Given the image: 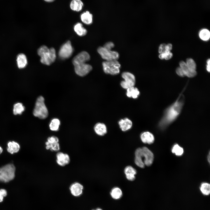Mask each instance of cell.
Wrapping results in <instances>:
<instances>
[{
	"label": "cell",
	"mask_w": 210,
	"mask_h": 210,
	"mask_svg": "<svg viewBox=\"0 0 210 210\" xmlns=\"http://www.w3.org/2000/svg\"><path fill=\"white\" fill-rule=\"evenodd\" d=\"M184 101V96L181 93L176 101L166 109L158 124L160 129L164 130L176 119L181 112Z\"/></svg>",
	"instance_id": "obj_1"
},
{
	"label": "cell",
	"mask_w": 210,
	"mask_h": 210,
	"mask_svg": "<svg viewBox=\"0 0 210 210\" xmlns=\"http://www.w3.org/2000/svg\"><path fill=\"white\" fill-rule=\"evenodd\" d=\"M90 59L89 54L85 51L81 52L73 58L72 63L74 67L75 72L78 75L83 76L92 70V66L86 63Z\"/></svg>",
	"instance_id": "obj_2"
},
{
	"label": "cell",
	"mask_w": 210,
	"mask_h": 210,
	"mask_svg": "<svg viewBox=\"0 0 210 210\" xmlns=\"http://www.w3.org/2000/svg\"><path fill=\"white\" fill-rule=\"evenodd\" d=\"M135 163L141 168H144L145 165L150 166L153 162V153L146 147L137 149L135 151Z\"/></svg>",
	"instance_id": "obj_3"
},
{
	"label": "cell",
	"mask_w": 210,
	"mask_h": 210,
	"mask_svg": "<svg viewBox=\"0 0 210 210\" xmlns=\"http://www.w3.org/2000/svg\"><path fill=\"white\" fill-rule=\"evenodd\" d=\"M37 52L41 57V62L43 64L50 65L55 61L56 52L53 48H49L46 46H42L38 49Z\"/></svg>",
	"instance_id": "obj_4"
},
{
	"label": "cell",
	"mask_w": 210,
	"mask_h": 210,
	"mask_svg": "<svg viewBox=\"0 0 210 210\" xmlns=\"http://www.w3.org/2000/svg\"><path fill=\"white\" fill-rule=\"evenodd\" d=\"M44 101L43 97L39 96L36 99L33 111L34 115L41 119L46 118L48 114V111Z\"/></svg>",
	"instance_id": "obj_5"
},
{
	"label": "cell",
	"mask_w": 210,
	"mask_h": 210,
	"mask_svg": "<svg viewBox=\"0 0 210 210\" xmlns=\"http://www.w3.org/2000/svg\"><path fill=\"white\" fill-rule=\"evenodd\" d=\"M15 168L12 164H8L0 168V181L8 182L15 177Z\"/></svg>",
	"instance_id": "obj_6"
},
{
	"label": "cell",
	"mask_w": 210,
	"mask_h": 210,
	"mask_svg": "<svg viewBox=\"0 0 210 210\" xmlns=\"http://www.w3.org/2000/svg\"><path fill=\"white\" fill-rule=\"evenodd\" d=\"M104 72L111 75H116L120 72V64L117 60L105 61L102 63Z\"/></svg>",
	"instance_id": "obj_7"
},
{
	"label": "cell",
	"mask_w": 210,
	"mask_h": 210,
	"mask_svg": "<svg viewBox=\"0 0 210 210\" xmlns=\"http://www.w3.org/2000/svg\"><path fill=\"white\" fill-rule=\"evenodd\" d=\"M97 52L105 61L117 60L119 58V54L117 52L107 49L103 46L99 47Z\"/></svg>",
	"instance_id": "obj_8"
},
{
	"label": "cell",
	"mask_w": 210,
	"mask_h": 210,
	"mask_svg": "<svg viewBox=\"0 0 210 210\" xmlns=\"http://www.w3.org/2000/svg\"><path fill=\"white\" fill-rule=\"evenodd\" d=\"M121 76L124 79L120 83L122 88L127 89L134 86L135 84V78L132 74L128 72H124L122 73Z\"/></svg>",
	"instance_id": "obj_9"
},
{
	"label": "cell",
	"mask_w": 210,
	"mask_h": 210,
	"mask_svg": "<svg viewBox=\"0 0 210 210\" xmlns=\"http://www.w3.org/2000/svg\"><path fill=\"white\" fill-rule=\"evenodd\" d=\"M73 51L71 42L68 41L61 47L59 52V55L62 59L68 58L71 56Z\"/></svg>",
	"instance_id": "obj_10"
},
{
	"label": "cell",
	"mask_w": 210,
	"mask_h": 210,
	"mask_svg": "<svg viewBox=\"0 0 210 210\" xmlns=\"http://www.w3.org/2000/svg\"><path fill=\"white\" fill-rule=\"evenodd\" d=\"M56 162L61 166H64L69 163L70 158L69 155L62 152L57 153L56 155Z\"/></svg>",
	"instance_id": "obj_11"
},
{
	"label": "cell",
	"mask_w": 210,
	"mask_h": 210,
	"mask_svg": "<svg viewBox=\"0 0 210 210\" xmlns=\"http://www.w3.org/2000/svg\"><path fill=\"white\" fill-rule=\"evenodd\" d=\"M83 186L78 182H75L71 185L70 190L71 194L75 196H78L83 192Z\"/></svg>",
	"instance_id": "obj_12"
},
{
	"label": "cell",
	"mask_w": 210,
	"mask_h": 210,
	"mask_svg": "<svg viewBox=\"0 0 210 210\" xmlns=\"http://www.w3.org/2000/svg\"><path fill=\"white\" fill-rule=\"evenodd\" d=\"M141 139L142 142L145 144H151L154 141L153 135L149 132H145L142 133L140 135Z\"/></svg>",
	"instance_id": "obj_13"
},
{
	"label": "cell",
	"mask_w": 210,
	"mask_h": 210,
	"mask_svg": "<svg viewBox=\"0 0 210 210\" xmlns=\"http://www.w3.org/2000/svg\"><path fill=\"white\" fill-rule=\"evenodd\" d=\"M124 173L127 178L130 181H133L135 178L136 174V170L131 166H128L125 169Z\"/></svg>",
	"instance_id": "obj_14"
},
{
	"label": "cell",
	"mask_w": 210,
	"mask_h": 210,
	"mask_svg": "<svg viewBox=\"0 0 210 210\" xmlns=\"http://www.w3.org/2000/svg\"><path fill=\"white\" fill-rule=\"evenodd\" d=\"M120 127L123 131H126L130 129L132 126V123L129 119L125 118L121 119L118 122Z\"/></svg>",
	"instance_id": "obj_15"
},
{
	"label": "cell",
	"mask_w": 210,
	"mask_h": 210,
	"mask_svg": "<svg viewBox=\"0 0 210 210\" xmlns=\"http://www.w3.org/2000/svg\"><path fill=\"white\" fill-rule=\"evenodd\" d=\"M179 65L180 67L183 72L185 76L192 78L196 75V71H192L190 70L187 67L186 63L183 61H181L179 63Z\"/></svg>",
	"instance_id": "obj_16"
},
{
	"label": "cell",
	"mask_w": 210,
	"mask_h": 210,
	"mask_svg": "<svg viewBox=\"0 0 210 210\" xmlns=\"http://www.w3.org/2000/svg\"><path fill=\"white\" fill-rule=\"evenodd\" d=\"M94 130L95 133L99 136H104L107 132L106 125L103 123H98L94 126Z\"/></svg>",
	"instance_id": "obj_17"
},
{
	"label": "cell",
	"mask_w": 210,
	"mask_h": 210,
	"mask_svg": "<svg viewBox=\"0 0 210 210\" xmlns=\"http://www.w3.org/2000/svg\"><path fill=\"white\" fill-rule=\"evenodd\" d=\"M7 146V151L11 154L17 153L20 150L19 144L15 141L9 142L8 143Z\"/></svg>",
	"instance_id": "obj_18"
},
{
	"label": "cell",
	"mask_w": 210,
	"mask_h": 210,
	"mask_svg": "<svg viewBox=\"0 0 210 210\" xmlns=\"http://www.w3.org/2000/svg\"><path fill=\"white\" fill-rule=\"evenodd\" d=\"M80 18L82 22L86 24H90L92 22V15L89 11L83 13L81 15Z\"/></svg>",
	"instance_id": "obj_19"
},
{
	"label": "cell",
	"mask_w": 210,
	"mask_h": 210,
	"mask_svg": "<svg viewBox=\"0 0 210 210\" xmlns=\"http://www.w3.org/2000/svg\"><path fill=\"white\" fill-rule=\"evenodd\" d=\"M140 94V92L137 88L134 86L127 89L126 95L129 97L137 98Z\"/></svg>",
	"instance_id": "obj_20"
},
{
	"label": "cell",
	"mask_w": 210,
	"mask_h": 210,
	"mask_svg": "<svg viewBox=\"0 0 210 210\" xmlns=\"http://www.w3.org/2000/svg\"><path fill=\"white\" fill-rule=\"evenodd\" d=\"M17 61L18 67L20 69L24 68L27 63V60L25 55L24 54H19L17 57Z\"/></svg>",
	"instance_id": "obj_21"
},
{
	"label": "cell",
	"mask_w": 210,
	"mask_h": 210,
	"mask_svg": "<svg viewBox=\"0 0 210 210\" xmlns=\"http://www.w3.org/2000/svg\"><path fill=\"white\" fill-rule=\"evenodd\" d=\"M83 3L80 0H72L70 4V7L73 10L78 12L82 8Z\"/></svg>",
	"instance_id": "obj_22"
},
{
	"label": "cell",
	"mask_w": 210,
	"mask_h": 210,
	"mask_svg": "<svg viewBox=\"0 0 210 210\" xmlns=\"http://www.w3.org/2000/svg\"><path fill=\"white\" fill-rule=\"evenodd\" d=\"M74 29L76 34L80 36L85 35L87 33V30L83 27L80 23H78L74 26Z\"/></svg>",
	"instance_id": "obj_23"
},
{
	"label": "cell",
	"mask_w": 210,
	"mask_h": 210,
	"mask_svg": "<svg viewBox=\"0 0 210 210\" xmlns=\"http://www.w3.org/2000/svg\"><path fill=\"white\" fill-rule=\"evenodd\" d=\"M24 110V107L21 103H17L14 105L13 112L15 115L21 114Z\"/></svg>",
	"instance_id": "obj_24"
},
{
	"label": "cell",
	"mask_w": 210,
	"mask_h": 210,
	"mask_svg": "<svg viewBox=\"0 0 210 210\" xmlns=\"http://www.w3.org/2000/svg\"><path fill=\"white\" fill-rule=\"evenodd\" d=\"M110 195L112 198L117 200L121 197L122 195V192L121 190L119 188L115 187L111 190Z\"/></svg>",
	"instance_id": "obj_25"
},
{
	"label": "cell",
	"mask_w": 210,
	"mask_h": 210,
	"mask_svg": "<svg viewBox=\"0 0 210 210\" xmlns=\"http://www.w3.org/2000/svg\"><path fill=\"white\" fill-rule=\"evenodd\" d=\"M60 124V120L57 118H54L52 120L49 125L50 130L52 131H57L58 130Z\"/></svg>",
	"instance_id": "obj_26"
},
{
	"label": "cell",
	"mask_w": 210,
	"mask_h": 210,
	"mask_svg": "<svg viewBox=\"0 0 210 210\" xmlns=\"http://www.w3.org/2000/svg\"><path fill=\"white\" fill-rule=\"evenodd\" d=\"M202 193L205 195H208L210 193V185L206 183H202L200 188Z\"/></svg>",
	"instance_id": "obj_27"
},
{
	"label": "cell",
	"mask_w": 210,
	"mask_h": 210,
	"mask_svg": "<svg viewBox=\"0 0 210 210\" xmlns=\"http://www.w3.org/2000/svg\"><path fill=\"white\" fill-rule=\"evenodd\" d=\"M46 148L47 150L50 149L51 151H58L60 149L59 143H50L48 142L45 143Z\"/></svg>",
	"instance_id": "obj_28"
},
{
	"label": "cell",
	"mask_w": 210,
	"mask_h": 210,
	"mask_svg": "<svg viewBox=\"0 0 210 210\" xmlns=\"http://www.w3.org/2000/svg\"><path fill=\"white\" fill-rule=\"evenodd\" d=\"M188 68L190 70L195 71L196 70V64L192 58H188L186 60V62Z\"/></svg>",
	"instance_id": "obj_29"
},
{
	"label": "cell",
	"mask_w": 210,
	"mask_h": 210,
	"mask_svg": "<svg viewBox=\"0 0 210 210\" xmlns=\"http://www.w3.org/2000/svg\"><path fill=\"white\" fill-rule=\"evenodd\" d=\"M199 36L200 38L202 40L204 41L207 40L210 38V32L207 29H203L200 32L199 34Z\"/></svg>",
	"instance_id": "obj_30"
},
{
	"label": "cell",
	"mask_w": 210,
	"mask_h": 210,
	"mask_svg": "<svg viewBox=\"0 0 210 210\" xmlns=\"http://www.w3.org/2000/svg\"><path fill=\"white\" fill-rule=\"evenodd\" d=\"M172 153H175L177 156H180L182 155L183 152V148L180 146L178 144L175 145L172 149Z\"/></svg>",
	"instance_id": "obj_31"
},
{
	"label": "cell",
	"mask_w": 210,
	"mask_h": 210,
	"mask_svg": "<svg viewBox=\"0 0 210 210\" xmlns=\"http://www.w3.org/2000/svg\"><path fill=\"white\" fill-rule=\"evenodd\" d=\"M59 140L58 138L55 136H52L49 137L47 139L48 142L50 143H58Z\"/></svg>",
	"instance_id": "obj_32"
},
{
	"label": "cell",
	"mask_w": 210,
	"mask_h": 210,
	"mask_svg": "<svg viewBox=\"0 0 210 210\" xmlns=\"http://www.w3.org/2000/svg\"><path fill=\"white\" fill-rule=\"evenodd\" d=\"M166 46V44L165 43H162L160 45L158 49V52L159 53L161 54L168 52L167 51Z\"/></svg>",
	"instance_id": "obj_33"
},
{
	"label": "cell",
	"mask_w": 210,
	"mask_h": 210,
	"mask_svg": "<svg viewBox=\"0 0 210 210\" xmlns=\"http://www.w3.org/2000/svg\"><path fill=\"white\" fill-rule=\"evenodd\" d=\"M114 46V43L111 42H109L106 43L103 46L105 48L109 50H112Z\"/></svg>",
	"instance_id": "obj_34"
},
{
	"label": "cell",
	"mask_w": 210,
	"mask_h": 210,
	"mask_svg": "<svg viewBox=\"0 0 210 210\" xmlns=\"http://www.w3.org/2000/svg\"><path fill=\"white\" fill-rule=\"evenodd\" d=\"M176 72L177 74L180 77H184L185 76L183 71L180 67L176 68Z\"/></svg>",
	"instance_id": "obj_35"
},
{
	"label": "cell",
	"mask_w": 210,
	"mask_h": 210,
	"mask_svg": "<svg viewBox=\"0 0 210 210\" xmlns=\"http://www.w3.org/2000/svg\"><path fill=\"white\" fill-rule=\"evenodd\" d=\"M164 53V59L166 60H169L171 59L173 56V54L170 51L166 52Z\"/></svg>",
	"instance_id": "obj_36"
},
{
	"label": "cell",
	"mask_w": 210,
	"mask_h": 210,
	"mask_svg": "<svg viewBox=\"0 0 210 210\" xmlns=\"http://www.w3.org/2000/svg\"><path fill=\"white\" fill-rule=\"evenodd\" d=\"M7 195L6 190L3 189H0V196L4 197Z\"/></svg>",
	"instance_id": "obj_37"
},
{
	"label": "cell",
	"mask_w": 210,
	"mask_h": 210,
	"mask_svg": "<svg viewBox=\"0 0 210 210\" xmlns=\"http://www.w3.org/2000/svg\"><path fill=\"white\" fill-rule=\"evenodd\" d=\"M172 48V45L170 43H169L166 46V49L167 51H170Z\"/></svg>",
	"instance_id": "obj_38"
},
{
	"label": "cell",
	"mask_w": 210,
	"mask_h": 210,
	"mask_svg": "<svg viewBox=\"0 0 210 210\" xmlns=\"http://www.w3.org/2000/svg\"><path fill=\"white\" fill-rule=\"evenodd\" d=\"M207 65L206 66V69L209 72H210V59H208L207 61Z\"/></svg>",
	"instance_id": "obj_39"
},
{
	"label": "cell",
	"mask_w": 210,
	"mask_h": 210,
	"mask_svg": "<svg viewBox=\"0 0 210 210\" xmlns=\"http://www.w3.org/2000/svg\"><path fill=\"white\" fill-rule=\"evenodd\" d=\"M4 197H3L0 196V202H1L3 201L4 199Z\"/></svg>",
	"instance_id": "obj_40"
},
{
	"label": "cell",
	"mask_w": 210,
	"mask_h": 210,
	"mask_svg": "<svg viewBox=\"0 0 210 210\" xmlns=\"http://www.w3.org/2000/svg\"><path fill=\"white\" fill-rule=\"evenodd\" d=\"M44 0V1H45L47 2H51L55 0Z\"/></svg>",
	"instance_id": "obj_41"
},
{
	"label": "cell",
	"mask_w": 210,
	"mask_h": 210,
	"mask_svg": "<svg viewBox=\"0 0 210 210\" xmlns=\"http://www.w3.org/2000/svg\"><path fill=\"white\" fill-rule=\"evenodd\" d=\"M3 152V149L0 146V154H1Z\"/></svg>",
	"instance_id": "obj_42"
},
{
	"label": "cell",
	"mask_w": 210,
	"mask_h": 210,
	"mask_svg": "<svg viewBox=\"0 0 210 210\" xmlns=\"http://www.w3.org/2000/svg\"><path fill=\"white\" fill-rule=\"evenodd\" d=\"M208 160L209 162H210V153H209V154L208 156Z\"/></svg>",
	"instance_id": "obj_43"
},
{
	"label": "cell",
	"mask_w": 210,
	"mask_h": 210,
	"mask_svg": "<svg viewBox=\"0 0 210 210\" xmlns=\"http://www.w3.org/2000/svg\"><path fill=\"white\" fill-rule=\"evenodd\" d=\"M93 210H102L100 208H98L97 209H93Z\"/></svg>",
	"instance_id": "obj_44"
}]
</instances>
